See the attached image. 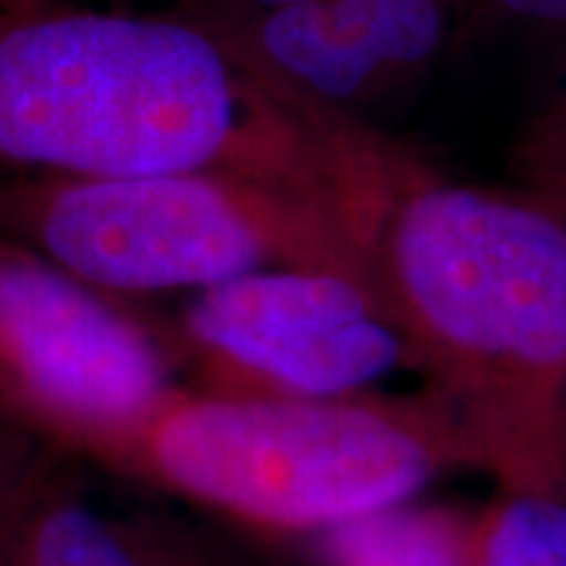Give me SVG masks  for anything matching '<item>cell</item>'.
I'll return each mask as SVG.
<instances>
[{"label":"cell","mask_w":566,"mask_h":566,"mask_svg":"<svg viewBox=\"0 0 566 566\" xmlns=\"http://www.w3.org/2000/svg\"><path fill=\"white\" fill-rule=\"evenodd\" d=\"M419 167L274 76L218 7L0 13V174L243 177L315 196L378 240Z\"/></svg>","instance_id":"cell-1"},{"label":"cell","mask_w":566,"mask_h":566,"mask_svg":"<svg viewBox=\"0 0 566 566\" xmlns=\"http://www.w3.org/2000/svg\"><path fill=\"white\" fill-rule=\"evenodd\" d=\"M378 286L424 397L516 491L566 475V223L419 167L387 208Z\"/></svg>","instance_id":"cell-2"},{"label":"cell","mask_w":566,"mask_h":566,"mask_svg":"<svg viewBox=\"0 0 566 566\" xmlns=\"http://www.w3.org/2000/svg\"><path fill=\"white\" fill-rule=\"evenodd\" d=\"M0 240L107 296L199 293L268 268L344 271L378 286V240L344 211L223 174H0Z\"/></svg>","instance_id":"cell-3"},{"label":"cell","mask_w":566,"mask_h":566,"mask_svg":"<svg viewBox=\"0 0 566 566\" xmlns=\"http://www.w3.org/2000/svg\"><path fill=\"white\" fill-rule=\"evenodd\" d=\"M450 463L475 457L424 394L300 400L182 390L145 431L133 472L255 523L331 528L409 504Z\"/></svg>","instance_id":"cell-4"},{"label":"cell","mask_w":566,"mask_h":566,"mask_svg":"<svg viewBox=\"0 0 566 566\" xmlns=\"http://www.w3.org/2000/svg\"><path fill=\"white\" fill-rule=\"evenodd\" d=\"M182 394L164 344L117 300L0 240V419L63 457L133 469Z\"/></svg>","instance_id":"cell-5"},{"label":"cell","mask_w":566,"mask_h":566,"mask_svg":"<svg viewBox=\"0 0 566 566\" xmlns=\"http://www.w3.org/2000/svg\"><path fill=\"white\" fill-rule=\"evenodd\" d=\"M177 327L230 394L340 400L416 371L381 290L344 271L268 268L223 281L189 293Z\"/></svg>","instance_id":"cell-6"},{"label":"cell","mask_w":566,"mask_h":566,"mask_svg":"<svg viewBox=\"0 0 566 566\" xmlns=\"http://www.w3.org/2000/svg\"><path fill=\"white\" fill-rule=\"evenodd\" d=\"M227 17L274 76L334 111L424 70L450 25L447 0H305L255 20Z\"/></svg>","instance_id":"cell-7"},{"label":"cell","mask_w":566,"mask_h":566,"mask_svg":"<svg viewBox=\"0 0 566 566\" xmlns=\"http://www.w3.org/2000/svg\"><path fill=\"white\" fill-rule=\"evenodd\" d=\"M57 453L22 523L3 566H177L142 542L139 532L92 504Z\"/></svg>","instance_id":"cell-8"},{"label":"cell","mask_w":566,"mask_h":566,"mask_svg":"<svg viewBox=\"0 0 566 566\" xmlns=\"http://www.w3.org/2000/svg\"><path fill=\"white\" fill-rule=\"evenodd\" d=\"M327 566H472V547L441 510L387 506L322 528Z\"/></svg>","instance_id":"cell-9"},{"label":"cell","mask_w":566,"mask_h":566,"mask_svg":"<svg viewBox=\"0 0 566 566\" xmlns=\"http://www.w3.org/2000/svg\"><path fill=\"white\" fill-rule=\"evenodd\" d=\"M472 566H566V501L520 491L488 520Z\"/></svg>","instance_id":"cell-10"},{"label":"cell","mask_w":566,"mask_h":566,"mask_svg":"<svg viewBox=\"0 0 566 566\" xmlns=\"http://www.w3.org/2000/svg\"><path fill=\"white\" fill-rule=\"evenodd\" d=\"M510 192L566 223V82L516 142Z\"/></svg>","instance_id":"cell-11"},{"label":"cell","mask_w":566,"mask_h":566,"mask_svg":"<svg viewBox=\"0 0 566 566\" xmlns=\"http://www.w3.org/2000/svg\"><path fill=\"white\" fill-rule=\"evenodd\" d=\"M57 450L44 447L17 424L0 419V566Z\"/></svg>","instance_id":"cell-12"},{"label":"cell","mask_w":566,"mask_h":566,"mask_svg":"<svg viewBox=\"0 0 566 566\" xmlns=\"http://www.w3.org/2000/svg\"><path fill=\"white\" fill-rule=\"evenodd\" d=\"M485 7L510 20L566 25V0H485Z\"/></svg>","instance_id":"cell-13"},{"label":"cell","mask_w":566,"mask_h":566,"mask_svg":"<svg viewBox=\"0 0 566 566\" xmlns=\"http://www.w3.org/2000/svg\"><path fill=\"white\" fill-rule=\"evenodd\" d=\"M243 3L245 7H240V13H233V10H227V13H233L240 20H255V17H264V13H274V10H286V7L305 3V0H243Z\"/></svg>","instance_id":"cell-14"},{"label":"cell","mask_w":566,"mask_h":566,"mask_svg":"<svg viewBox=\"0 0 566 566\" xmlns=\"http://www.w3.org/2000/svg\"><path fill=\"white\" fill-rule=\"evenodd\" d=\"M44 3H57V0H0V13H20V10L44 7Z\"/></svg>","instance_id":"cell-15"}]
</instances>
